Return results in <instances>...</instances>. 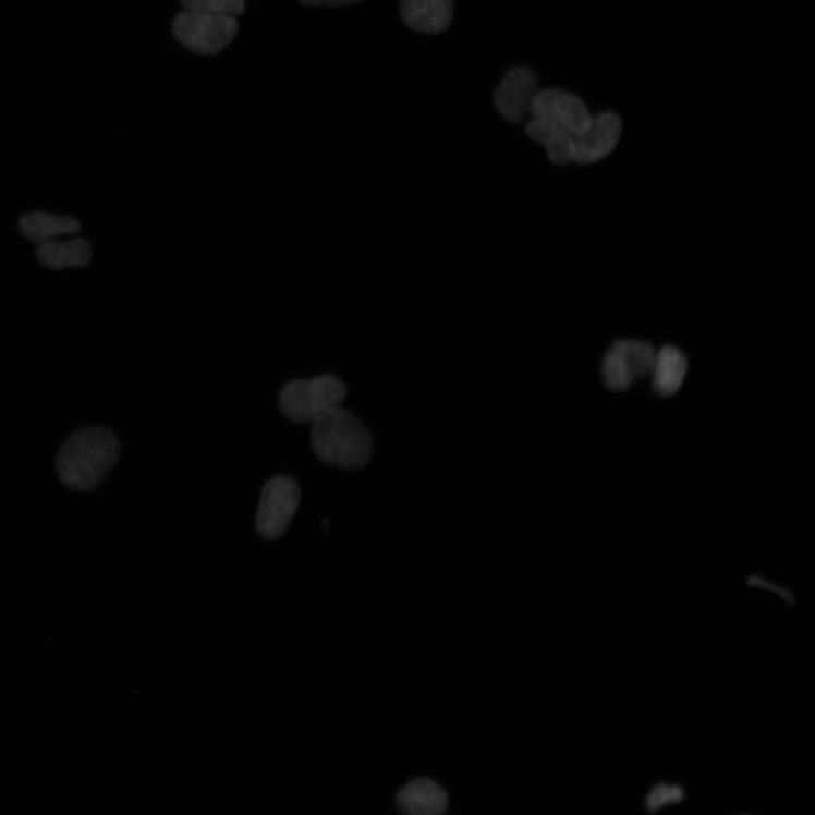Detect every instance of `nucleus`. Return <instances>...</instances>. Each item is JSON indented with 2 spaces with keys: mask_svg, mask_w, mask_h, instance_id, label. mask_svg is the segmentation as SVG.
Here are the masks:
<instances>
[{
  "mask_svg": "<svg viewBox=\"0 0 815 815\" xmlns=\"http://www.w3.org/2000/svg\"><path fill=\"white\" fill-rule=\"evenodd\" d=\"M120 453V441L109 429H81L71 436L58 454V476L71 489L92 490L107 477Z\"/></svg>",
  "mask_w": 815,
  "mask_h": 815,
  "instance_id": "nucleus-1",
  "label": "nucleus"
},
{
  "mask_svg": "<svg viewBox=\"0 0 815 815\" xmlns=\"http://www.w3.org/2000/svg\"><path fill=\"white\" fill-rule=\"evenodd\" d=\"M312 425L311 442L319 460L344 471L366 467L374 443L369 430L354 414L339 405Z\"/></svg>",
  "mask_w": 815,
  "mask_h": 815,
  "instance_id": "nucleus-2",
  "label": "nucleus"
},
{
  "mask_svg": "<svg viewBox=\"0 0 815 815\" xmlns=\"http://www.w3.org/2000/svg\"><path fill=\"white\" fill-rule=\"evenodd\" d=\"M345 396V386L332 375L295 380L281 390L280 411L291 422L312 424L332 408L339 406Z\"/></svg>",
  "mask_w": 815,
  "mask_h": 815,
  "instance_id": "nucleus-3",
  "label": "nucleus"
},
{
  "mask_svg": "<svg viewBox=\"0 0 815 815\" xmlns=\"http://www.w3.org/2000/svg\"><path fill=\"white\" fill-rule=\"evenodd\" d=\"M239 33L235 17L186 11L174 17L172 34L191 51L214 56L226 49Z\"/></svg>",
  "mask_w": 815,
  "mask_h": 815,
  "instance_id": "nucleus-4",
  "label": "nucleus"
},
{
  "mask_svg": "<svg viewBox=\"0 0 815 815\" xmlns=\"http://www.w3.org/2000/svg\"><path fill=\"white\" fill-rule=\"evenodd\" d=\"M302 492L299 484L288 476L271 478L261 491L256 514V531L268 540L280 538L293 521Z\"/></svg>",
  "mask_w": 815,
  "mask_h": 815,
  "instance_id": "nucleus-5",
  "label": "nucleus"
},
{
  "mask_svg": "<svg viewBox=\"0 0 815 815\" xmlns=\"http://www.w3.org/2000/svg\"><path fill=\"white\" fill-rule=\"evenodd\" d=\"M656 349L648 342L620 340L606 354L601 374L611 391H627L636 381L652 374Z\"/></svg>",
  "mask_w": 815,
  "mask_h": 815,
  "instance_id": "nucleus-6",
  "label": "nucleus"
},
{
  "mask_svg": "<svg viewBox=\"0 0 815 815\" xmlns=\"http://www.w3.org/2000/svg\"><path fill=\"white\" fill-rule=\"evenodd\" d=\"M531 112L534 119L556 124L573 137L585 133L594 118L584 101L559 89L538 92Z\"/></svg>",
  "mask_w": 815,
  "mask_h": 815,
  "instance_id": "nucleus-7",
  "label": "nucleus"
},
{
  "mask_svg": "<svg viewBox=\"0 0 815 815\" xmlns=\"http://www.w3.org/2000/svg\"><path fill=\"white\" fill-rule=\"evenodd\" d=\"M537 93V75L530 69L518 66L506 74L494 102L508 122L518 124L531 112Z\"/></svg>",
  "mask_w": 815,
  "mask_h": 815,
  "instance_id": "nucleus-8",
  "label": "nucleus"
},
{
  "mask_svg": "<svg viewBox=\"0 0 815 815\" xmlns=\"http://www.w3.org/2000/svg\"><path fill=\"white\" fill-rule=\"evenodd\" d=\"M622 129V121L616 112L594 115L589 129L573 138L574 162L591 165L609 156L617 148Z\"/></svg>",
  "mask_w": 815,
  "mask_h": 815,
  "instance_id": "nucleus-9",
  "label": "nucleus"
},
{
  "mask_svg": "<svg viewBox=\"0 0 815 815\" xmlns=\"http://www.w3.org/2000/svg\"><path fill=\"white\" fill-rule=\"evenodd\" d=\"M401 15L413 31L435 35L447 31L453 19L452 0H403Z\"/></svg>",
  "mask_w": 815,
  "mask_h": 815,
  "instance_id": "nucleus-10",
  "label": "nucleus"
},
{
  "mask_svg": "<svg viewBox=\"0 0 815 815\" xmlns=\"http://www.w3.org/2000/svg\"><path fill=\"white\" fill-rule=\"evenodd\" d=\"M397 802L405 813L413 815H440L449 805L448 795L441 786L426 778L405 784Z\"/></svg>",
  "mask_w": 815,
  "mask_h": 815,
  "instance_id": "nucleus-11",
  "label": "nucleus"
},
{
  "mask_svg": "<svg viewBox=\"0 0 815 815\" xmlns=\"http://www.w3.org/2000/svg\"><path fill=\"white\" fill-rule=\"evenodd\" d=\"M40 264L51 270L83 268L90 264L93 250L89 242L82 239L66 243L48 241L36 248Z\"/></svg>",
  "mask_w": 815,
  "mask_h": 815,
  "instance_id": "nucleus-12",
  "label": "nucleus"
},
{
  "mask_svg": "<svg viewBox=\"0 0 815 815\" xmlns=\"http://www.w3.org/2000/svg\"><path fill=\"white\" fill-rule=\"evenodd\" d=\"M688 370V361L677 346L666 345L656 354L653 375V388L660 397L677 393Z\"/></svg>",
  "mask_w": 815,
  "mask_h": 815,
  "instance_id": "nucleus-13",
  "label": "nucleus"
},
{
  "mask_svg": "<svg viewBox=\"0 0 815 815\" xmlns=\"http://www.w3.org/2000/svg\"><path fill=\"white\" fill-rule=\"evenodd\" d=\"M526 132L532 139L544 145L552 163L567 166L574 162V137L563 129L545 120L533 119Z\"/></svg>",
  "mask_w": 815,
  "mask_h": 815,
  "instance_id": "nucleus-14",
  "label": "nucleus"
},
{
  "mask_svg": "<svg viewBox=\"0 0 815 815\" xmlns=\"http://www.w3.org/2000/svg\"><path fill=\"white\" fill-rule=\"evenodd\" d=\"M19 229L24 239L41 244L56 236L77 234L82 226L71 217H52L42 212H33L20 219Z\"/></svg>",
  "mask_w": 815,
  "mask_h": 815,
  "instance_id": "nucleus-15",
  "label": "nucleus"
},
{
  "mask_svg": "<svg viewBox=\"0 0 815 815\" xmlns=\"http://www.w3.org/2000/svg\"><path fill=\"white\" fill-rule=\"evenodd\" d=\"M186 11L239 16L245 12V0H181Z\"/></svg>",
  "mask_w": 815,
  "mask_h": 815,
  "instance_id": "nucleus-16",
  "label": "nucleus"
},
{
  "mask_svg": "<svg viewBox=\"0 0 815 815\" xmlns=\"http://www.w3.org/2000/svg\"><path fill=\"white\" fill-rule=\"evenodd\" d=\"M685 796L684 790L678 784L658 783L649 793L646 805L649 812H657L661 807L678 804Z\"/></svg>",
  "mask_w": 815,
  "mask_h": 815,
  "instance_id": "nucleus-17",
  "label": "nucleus"
},
{
  "mask_svg": "<svg viewBox=\"0 0 815 815\" xmlns=\"http://www.w3.org/2000/svg\"><path fill=\"white\" fill-rule=\"evenodd\" d=\"M299 2L308 8H340L357 4L364 0H299Z\"/></svg>",
  "mask_w": 815,
  "mask_h": 815,
  "instance_id": "nucleus-18",
  "label": "nucleus"
},
{
  "mask_svg": "<svg viewBox=\"0 0 815 815\" xmlns=\"http://www.w3.org/2000/svg\"><path fill=\"white\" fill-rule=\"evenodd\" d=\"M751 585H754V586H759V585H763L764 587H767V588L771 589L773 592H775V593H777V594L781 595V596H782V597H783V598H784L786 600H788V601H792V600H793V599H792L793 597H792V595H791L790 593H788V592H784V591H781V589H780V588H778V587H774V586H771V585L767 584V582H765V581H764V580H762V579H758V577H752V579H751Z\"/></svg>",
  "mask_w": 815,
  "mask_h": 815,
  "instance_id": "nucleus-19",
  "label": "nucleus"
}]
</instances>
